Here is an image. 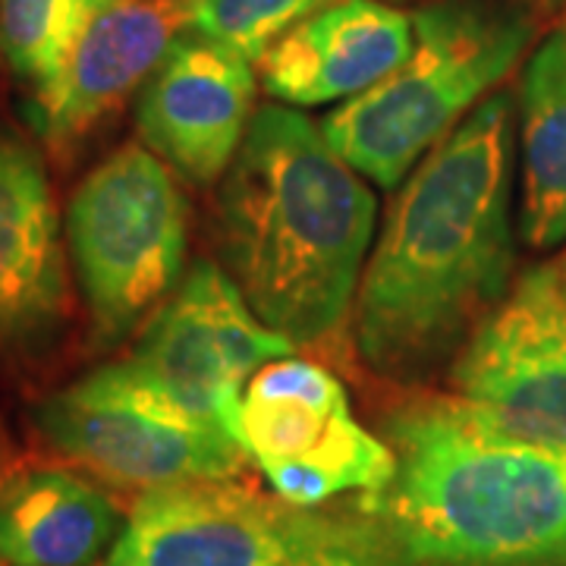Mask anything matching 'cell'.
Wrapping results in <instances>:
<instances>
[{"label":"cell","mask_w":566,"mask_h":566,"mask_svg":"<svg viewBox=\"0 0 566 566\" xmlns=\"http://www.w3.org/2000/svg\"><path fill=\"white\" fill-rule=\"evenodd\" d=\"M523 114V214L532 249L566 240V17L532 54L520 92Z\"/></svg>","instance_id":"2e32d148"},{"label":"cell","mask_w":566,"mask_h":566,"mask_svg":"<svg viewBox=\"0 0 566 566\" xmlns=\"http://www.w3.org/2000/svg\"><path fill=\"white\" fill-rule=\"evenodd\" d=\"M186 25L189 0H92L63 73L35 95L41 136L57 148L85 139L155 76Z\"/></svg>","instance_id":"7c38bea8"},{"label":"cell","mask_w":566,"mask_h":566,"mask_svg":"<svg viewBox=\"0 0 566 566\" xmlns=\"http://www.w3.org/2000/svg\"><path fill=\"white\" fill-rule=\"evenodd\" d=\"M296 346L252 312L243 290L214 262H199L148 318L126 363L199 416H230L252 375Z\"/></svg>","instance_id":"30bf717a"},{"label":"cell","mask_w":566,"mask_h":566,"mask_svg":"<svg viewBox=\"0 0 566 566\" xmlns=\"http://www.w3.org/2000/svg\"><path fill=\"white\" fill-rule=\"evenodd\" d=\"M375 218V192L324 129L268 104L223 174L214 230L252 312L293 346H322L356 303Z\"/></svg>","instance_id":"7a4b0ae2"},{"label":"cell","mask_w":566,"mask_h":566,"mask_svg":"<svg viewBox=\"0 0 566 566\" xmlns=\"http://www.w3.org/2000/svg\"><path fill=\"white\" fill-rule=\"evenodd\" d=\"M356 510H305L237 479L151 488L104 566H290L334 542Z\"/></svg>","instance_id":"9c48e42d"},{"label":"cell","mask_w":566,"mask_h":566,"mask_svg":"<svg viewBox=\"0 0 566 566\" xmlns=\"http://www.w3.org/2000/svg\"><path fill=\"white\" fill-rule=\"evenodd\" d=\"M516 104L497 92L441 139L387 211L356 293V346L387 381L453 365L510 290Z\"/></svg>","instance_id":"6da1fadb"},{"label":"cell","mask_w":566,"mask_h":566,"mask_svg":"<svg viewBox=\"0 0 566 566\" xmlns=\"http://www.w3.org/2000/svg\"><path fill=\"white\" fill-rule=\"evenodd\" d=\"M560 277H564V290H566V262H564V268H560Z\"/></svg>","instance_id":"44dd1931"},{"label":"cell","mask_w":566,"mask_h":566,"mask_svg":"<svg viewBox=\"0 0 566 566\" xmlns=\"http://www.w3.org/2000/svg\"><path fill=\"white\" fill-rule=\"evenodd\" d=\"M88 10L92 0H0V54L35 95L63 73Z\"/></svg>","instance_id":"e0dca14e"},{"label":"cell","mask_w":566,"mask_h":566,"mask_svg":"<svg viewBox=\"0 0 566 566\" xmlns=\"http://www.w3.org/2000/svg\"><path fill=\"white\" fill-rule=\"evenodd\" d=\"M327 3L331 0H189V29L252 63Z\"/></svg>","instance_id":"ac0fdd59"},{"label":"cell","mask_w":566,"mask_h":566,"mask_svg":"<svg viewBox=\"0 0 566 566\" xmlns=\"http://www.w3.org/2000/svg\"><path fill=\"white\" fill-rule=\"evenodd\" d=\"M564 460H566V453H564Z\"/></svg>","instance_id":"7402d4cb"},{"label":"cell","mask_w":566,"mask_h":566,"mask_svg":"<svg viewBox=\"0 0 566 566\" xmlns=\"http://www.w3.org/2000/svg\"><path fill=\"white\" fill-rule=\"evenodd\" d=\"M290 566H431L397 538L385 520L359 504L353 523L318 551Z\"/></svg>","instance_id":"d6986e66"},{"label":"cell","mask_w":566,"mask_h":566,"mask_svg":"<svg viewBox=\"0 0 566 566\" xmlns=\"http://www.w3.org/2000/svg\"><path fill=\"white\" fill-rule=\"evenodd\" d=\"M44 441L117 488L240 479L249 453L211 416L177 403L129 363L104 365L48 397L35 412Z\"/></svg>","instance_id":"8992f818"},{"label":"cell","mask_w":566,"mask_h":566,"mask_svg":"<svg viewBox=\"0 0 566 566\" xmlns=\"http://www.w3.org/2000/svg\"><path fill=\"white\" fill-rule=\"evenodd\" d=\"M255 76L245 57L182 35L142 85L136 126L145 145L186 180L211 186L230 170L252 126Z\"/></svg>","instance_id":"8fae6325"},{"label":"cell","mask_w":566,"mask_h":566,"mask_svg":"<svg viewBox=\"0 0 566 566\" xmlns=\"http://www.w3.org/2000/svg\"><path fill=\"white\" fill-rule=\"evenodd\" d=\"M66 315V252L39 151L0 136V346L48 337Z\"/></svg>","instance_id":"5bb4252c"},{"label":"cell","mask_w":566,"mask_h":566,"mask_svg":"<svg viewBox=\"0 0 566 566\" xmlns=\"http://www.w3.org/2000/svg\"><path fill=\"white\" fill-rule=\"evenodd\" d=\"M230 431L271 491L305 510L344 491L378 494L397 475L394 447L356 422L344 385L308 359L283 356L259 368L230 416Z\"/></svg>","instance_id":"52a82bcc"},{"label":"cell","mask_w":566,"mask_h":566,"mask_svg":"<svg viewBox=\"0 0 566 566\" xmlns=\"http://www.w3.org/2000/svg\"><path fill=\"white\" fill-rule=\"evenodd\" d=\"M397 475L363 506L431 566H566V460L465 422L457 397L385 422Z\"/></svg>","instance_id":"3957f363"},{"label":"cell","mask_w":566,"mask_h":566,"mask_svg":"<svg viewBox=\"0 0 566 566\" xmlns=\"http://www.w3.org/2000/svg\"><path fill=\"white\" fill-rule=\"evenodd\" d=\"M390 76L324 120V139L363 177L394 189L513 73L535 20L504 0H431Z\"/></svg>","instance_id":"277c9868"},{"label":"cell","mask_w":566,"mask_h":566,"mask_svg":"<svg viewBox=\"0 0 566 566\" xmlns=\"http://www.w3.org/2000/svg\"><path fill=\"white\" fill-rule=\"evenodd\" d=\"M189 205L174 167L148 145H120L76 186L66 245L98 346H117L180 283Z\"/></svg>","instance_id":"5b68a950"},{"label":"cell","mask_w":566,"mask_h":566,"mask_svg":"<svg viewBox=\"0 0 566 566\" xmlns=\"http://www.w3.org/2000/svg\"><path fill=\"white\" fill-rule=\"evenodd\" d=\"M412 41V20L381 0H331L259 61L262 85L296 107L356 98L409 57Z\"/></svg>","instance_id":"4fadbf2b"},{"label":"cell","mask_w":566,"mask_h":566,"mask_svg":"<svg viewBox=\"0 0 566 566\" xmlns=\"http://www.w3.org/2000/svg\"><path fill=\"white\" fill-rule=\"evenodd\" d=\"M532 3H542V7H554V3H564V0H532Z\"/></svg>","instance_id":"ffe728a7"},{"label":"cell","mask_w":566,"mask_h":566,"mask_svg":"<svg viewBox=\"0 0 566 566\" xmlns=\"http://www.w3.org/2000/svg\"><path fill=\"white\" fill-rule=\"evenodd\" d=\"M0 560H3V557H0Z\"/></svg>","instance_id":"603a6c76"},{"label":"cell","mask_w":566,"mask_h":566,"mask_svg":"<svg viewBox=\"0 0 566 566\" xmlns=\"http://www.w3.org/2000/svg\"><path fill=\"white\" fill-rule=\"evenodd\" d=\"M123 532L120 506L70 469L0 479V557L13 566H95Z\"/></svg>","instance_id":"9a60e30c"},{"label":"cell","mask_w":566,"mask_h":566,"mask_svg":"<svg viewBox=\"0 0 566 566\" xmlns=\"http://www.w3.org/2000/svg\"><path fill=\"white\" fill-rule=\"evenodd\" d=\"M465 422L510 444L566 453V290L528 268L453 359Z\"/></svg>","instance_id":"ba28073f"}]
</instances>
